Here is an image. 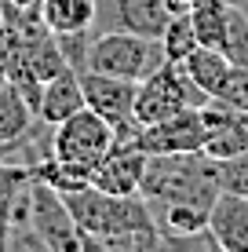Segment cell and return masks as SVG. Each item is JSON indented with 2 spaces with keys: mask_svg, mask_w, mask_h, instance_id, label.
Returning <instances> with one entry per match:
<instances>
[{
  "mask_svg": "<svg viewBox=\"0 0 248 252\" xmlns=\"http://www.w3.org/2000/svg\"><path fill=\"white\" fill-rule=\"evenodd\" d=\"M33 121H37L33 106L11 81H4L0 84V146H11L15 139H22L33 128Z\"/></svg>",
  "mask_w": 248,
  "mask_h": 252,
  "instance_id": "15",
  "label": "cell"
},
{
  "mask_svg": "<svg viewBox=\"0 0 248 252\" xmlns=\"http://www.w3.org/2000/svg\"><path fill=\"white\" fill-rule=\"evenodd\" d=\"M208 99L212 95H204L179 63H165L150 77H142L139 88H135V121L153 125V121H165V117L179 114V110L204 106Z\"/></svg>",
  "mask_w": 248,
  "mask_h": 252,
  "instance_id": "4",
  "label": "cell"
},
{
  "mask_svg": "<svg viewBox=\"0 0 248 252\" xmlns=\"http://www.w3.org/2000/svg\"><path fill=\"white\" fill-rule=\"evenodd\" d=\"M179 66L190 73V81L197 84L204 95H216L219 84H223V77H226V69H230V59H226L219 48H204V44H197Z\"/></svg>",
  "mask_w": 248,
  "mask_h": 252,
  "instance_id": "16",
  "label": "cell"
},
{
  "mask_svg": "<svg viewBox=\"0 0 248 252\" xmlns=\"http://www.w3.org/2000/svg\"><path fill=\"white\" fill-rule=\"evenodd\" d=\"M204 139H208V125H204L201 110H179V114L142 125L135 143L157 158V154H190V150H204Z\"/></svg>",
  "mask_w": 248,
  "mask_h": 252,
  "instance_id": "7",
  "label": "cell"
},
{
  "mask_svg": "<svg viewBox=\"0 0 248 252\" xmlns=\"http://www.w3.org/2000/svg\"><path fill=\"white\" fill-rule=\"evenodd\" d=\"M193 22V33L204 48H219L223 51V40H226V22H230V0H193L186 7Z\"/></svg>",
  "mask_w": 248,
  "mask_h": 252,
  "instance_id": "14",
  "label": "cell"
},
{
  "mask_svg": "<svg viewBox=\"0 0 248 252\" xmlns=\"http://www.w3.org/2000/svg\"><path fill=\"white\" fill-rule=\"evenodd\" d=\"M212 161H216L219 194H241V197H248V150L234 154V158H212Z\"/></svg>",
  "mask_w": 248,
  "mask_h": 252,
  "instance_id": "18",
  "label": "cell"
},
{
  "mask_svg": "<svg viewBox=\"0 0 248 252\" xmlns=\"http://www.w3.org/2000/svg\"><path fill=\"white\" fill-rule=\"evenodd\" d=\"M113 146V125L99 117L95 110H77L73 117L51 125V158L77 164V168H95Z\"/></svg>",
  "mask_w": 248,
  "mask_h": 252,
  "instance_id": "5",
  "label": "cell"
},
{
  "mask_svg": "<svg viewBox=\"0 0 248 252\" xmlns=\"http://www.w3.org/2000/svg\"><path fill=\"white\" fill-rule=\"evenodd\" d=\"M165 4H168V11H172V15H179V11H186L193 0H165Z\"/></svg>",
  "mask_w": 248,
  "mask_h": 252,
  "instance_id": "21",
  "label": "cell"
},
{
  "mask_svg": "<svg viewBox=\"0 0 248 252\" xmlns=\"http://www.w3.org/2000/svg\"><path fill=\"white\" fill-rule=\"evenodd\" d=\"M197 110H201L204 125H208V139H204L208 158H234V154L248 150V110L226 106L216 95Z\"/></svg>",
  "mask_w": 248,
  "mask_h": 252,
  "instance_id": "10",
  "label": "cell"
},
{
  "mask_svg": "<svg viewBox=\"0 0 248 252\" xmlns=\"http://www.w3.org/2000/svg\"><path fill=\"white\" fill-rule=\"evenodd\" d=\"M216 99H223L226 106H237V110H248V66L245 63H230L223 84H219Z\"/></svg>",
  "mask_w": 248,
  "mask_h": 252,
  "instance_id": "19",
  "label": "cell"
},
{
  "mask_svg": "<svg viewBox=\"0 0 248 252\" xmlns=\"http://www.w3.org/2000/svg\"><path fill=\"white\" fill-rule=\"evenodd\" d=\"M150 154L139 143H113L95 168H91V187L106 194H139L142 176H146Z\"/></svg>",
  "mask_w": 248,
  "mask_h": 252,
  "instance_id": "8",
  "label": "cell"
},
{
  "mask_svg": "<svg viewBox=\"0 0 248 252\" xmlns=\"http://www.w3.org/2000/svg\"><path fill=\"white\" fill-rule=\"evenodd\" d=\"M139 194L146 197V205H201V208H212V201L219 197L216 161L204 150L157 154L146 164Z\"/></svg>",
  "mask_w": 248,
  "mask_h": 252,
  "instance_id": "1",
  "label": "cell"
},
{
  "mask_svg": "<svg viewBox=\"0 0 248 252\" xmlns=\"http://www.w3.org/2000/svg\"><path fill=\"white\" fill-rule=\"evenodd\" d=\"M208 230L216 238V249L223 252H248V197L219 194L208 212Z\"/></svg>",
  "mask_w": 248,
  "mask_h": 252,
  "instance_id": "11",
  "label": "cell"
},
{
  "mask_svg": "<svg viewBox=\"0 0 248 252\" xmlns=\"http://www.w3.org/2000/svg\"><path fill=\"white\" fill-rule=\"evenodd\" d=\"M29 223H33V230L40 234V241H44L48 252H81V249H91V238L77 227L66 197L58 194L55 187L40 183L37 176H33V183H29Z\"/></svg>",
  "mask_w": 248,
  "mask_h": 252,
  "instance_id": "6",
  "label": "cell"
},
{
  "mask_svg": "<svg viewBox=\"0 0 248 252\" xmlns=\"http://www.w3.org/2000/svg\"><path fill=\"white\" fill-rule=\"evenodd\" d=\"M40 22L51 33L95 30V0H40Z\"/></svg>",
  "mask_w": 248,
  "mask_h": 252,
  "instance_id": "13",
  "label": "cell"
},
{
  "mask_svg": "<svg viewBox=\"0 0 248 252\" xmlns=\"http://www.w3.org/2000/svg\"><path fill=\"white\" fill-rule=\"evenodd\" d=\"M77 110H84V88H81V73L66 66L62 73H55L51 81L40 84V99H37V121L40 125H58V121L73 117Z\"/></svg>",
  "mask_w": 248,
  "mask_h": 252,
  "instance_id": "12",
  "label": "cell"
},
{
  "mask_svg": "<svg viewBox=\"0 0 248 252\" xmlns=\"http://www.w3.org/2000/svg\"><path fill=\"white\" fill-rule=\"evenodd\" d=\"M81 88H84V106L95 110L99 117H106L113 128L135 121V88H139L135 81L110 77V73H99V69H84Z\"/></svg>",
  "mask_w": 248,
  "mask_h": 252,
  "instance_id": "9",
  "label": "cell"
},
{
  "mask_svg": "<svg viewBox=\"0 0 248 252\" xmlns=\"http://www.w3.org/2000/svg\"><path fill=\"white\" fill-rule=\"evenodd\" d=\"M62 197L70 205L77 227L91 238V249H99L110 238L135 234V230H157L142 194H106L99 187H81Z\"/></svg>",
  "mask_w": 248,
  "mask_h": 252,
  "instance_id": "2",
  "label": "cell"
},
{
  "mask_svg": "<svg viewBox=\"0 0 248 252\" xmlns=\"http://www.w3.org/2000/svg\"><path fill=\"white\" fill-rule=\"evenodd\" d=\"M29 179H33V164L0 158V205H7L19 190H26V187H29Z\"/></svg>",
  "mask_w": 248,
  "mask_h": 252,
  "instance_id": "20",
  "label": "cell"
},
{
  "mask_svg": "<svg viewBox=\"0 0 248 252\" xmlns=\"http://www.w3.org/2000/svg\"><path fill=\"white\" fill-rule=\"evenodd\" d=\"M165 63L168 59L157 37H142V33H128V30H99L91 37L84 69H99V73L124 77V81L139 84L142 77H150Z\"/></svg>",
  "mask_w": 248,
  "mask_h": 252,
  "instance_id": "3",
  "label": "cell"
},
{
  "mask_svg": "<svg viewBox=\"0 0 248 252\" xmlns=\"http://www.w3.org/2000/svg\"><path fill=\"white\" fill-rule=\"evenodd\" d=\"M201 40H197V33H193V22H190V15L186 11H179L168 19L165 26V33H161V48H165V59L168 63H183L186 55H190L193 48H197Z\"/></svg>",
  "mask_w": 248,
  "mask_h": 252,
  "instance_id": "17",
  "label": "cell"
}]
</instances>
